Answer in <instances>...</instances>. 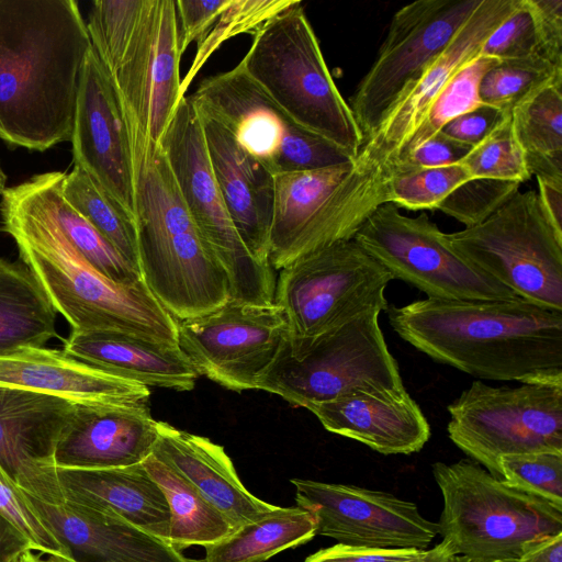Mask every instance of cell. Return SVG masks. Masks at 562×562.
Returning <instances> with one entry per match:
<instances>
[{"label":"cell","instance_id":"1","mask_svg":"<svg viewBox=\"0 0 562 562\" xmlns=\"http://www.w3.org/2000/svg\"><path fill=\"white\" fill-rule=\"evenodd\" d=\"M393 330L434 361L471 376L562 386V312L519 296L423 299L384 311Z\"/></svg>","mask_w":562,"mask_h":562},{"label":"cell","instance_id":"2","mask_svg":"<svg viewBox=\"0 0 562 562\" xmlns=\"http://www.w3.org/2000/svg\"><path fill=\"white\" fill-rule=\"evenodd\" d=\"M92 44L74 0H0V138L44 151L70 140Z\"/></svg>","mask_w":562,"mask_h":562},{"label":"cell","instance_id":"3","mask_svg":"<svg viewBox=\"0 0 562 562\" xmlns=\"http://www.w3.org/2000/svg\"><path fill=\"white\" fill-rule=\"evenodd\" d=\"M1 196L2 229L74 331H122L178 345V321L144 280L121 284L95 270L20 184Z\"/></svg>","mask_w":562,"mask_h":562},{"label":"cell","instance_id":"4","mask_svg":"<svg viewBox=\"0 0 562 562\" xmlns=\"http://www.w3.org/2000/svg\"><path fill=\"white\" fill-rule=\"evenodd\" d=\"M138 267L177 319L207 314L229 300L228 279L202 238L159 144H131Z\"/></svg>","mask_w":562,"mask_h":562},{"label":"cell","instance_id":"5","mask_svg":"<svg viewBox=\"0 0 562 562\" xmlns=\"http://www.w3.org/2000/svg\"><path fill=\"white\" fill-rule=\"evenodd\" d=\"M86 24L120 99L130 144H159L183 98L176 0H95Z\"/></svg>","mask_w":562,"mask_h":562},{"label":"cell","instance_id":"6","mask_svg":"<svg viewBox=\"0 0 562 562\" xmlns=\"http://www.w3.org/2000/svg\"><path fill=\"white\" fill-rule=\"evenodd\" d=\"M252 35L238 63L244 71L296 124L355 160L363 134L334 82L301 1Z\"/></svg>","mask_w":562,"mask_h":562},{"label":"cell","instance_id":"7","mask_svg":"<svg viewBox=\"0 0 562 562\" xmlns=\"http://www.w3.org/2000/svg\"><path fill=\"white\" fill-rule=\"evenodd\" d=\"M443 508L439 535L457 554L517 561L530 544L562 532V508L493 476L471 459L435 462Z\"/></svg>","mask_w":562,"mask_h":562},{"label":"cell","instance_id":"8","mask_svg":"<svg viewBox=\"0 0 562 562\" xmlns=\"http://www.w3.org/2000/svg\"><path fill=\"white\" fill-rule=\"evenodd\" d=\"M379 315L366 314L315 339L297 338L288 331L273 361L258 378L256 390L304 408L358 392H406Z\"/></svg>","mask_w":562,"mask_h":562},{"label":"cell","instance_id":"9","mask_svg":"<svg viewBox=\"0 0 562 562\" xmlns=\"http://www.w3.org/2000/svg\"><path fill=\"white\" fill-rule=\"evenodd\" d=\"M446 238L458 255L517 296L562 312V237L536 191H518L482 223Z\"/></svg>","mask_w":562,"mask_h":562},{"label":"cell","instance_id":"10","mask_svg":"<svg viewBox=\"0 0 562 562\" xmlns=\"http://www.w3.org/2000/svg\"><path fill=\"white\" fill-rule=\"evenodd\" d=\"M159 145L195 226L227 276L229 300L273 303V269L251 256L228 215L211 167L201 120L189 97L177 104Z\"/></svg>","mask_w":562,"mask_h":562},{"label":"cell","instance_id":"11","mask_svg":"<svg viewBox=\"0 0 562 562\" xmlns=\"http://www.w3.org/2000/svg\"><path fill=\"white\" fill-rule=\"evenodd\" d=\"M393 276L353 239L337 241L279 270L274 303L285 313L289 334L315 339L389 306Z\"/></svg>","mask_w":562,"mask_h":562},{"label":"cell","instance_id":"12","mask_svg":"<svg viewBox=\"0 0 562 562\" xmlns=\"http://www.w3.org/2000/svg\"><path fill=\"white\" fill-rule=\"evenodd\" d=\"M447 411L449 439L495 477L502 479V456L562 453V386H492L477 380Z\"/></svg>","mask_w":562,"mask_h":562},{"label":"cell","instance_id":"13","mask_svg":"<svg viewBox=\"0 0 562 562\" xmlns=\"http://www.w3.org/2000/svg\"><path fill=\"white\" fill-rule=\"evenodd\" d=\"M189 99L272 176L353 162L349 154L296 124L239 64L204 78Z\"/></svg>","mask_w":562,"mask_h":562},{"label":"cell","instance_id":"14","mask_svg":"<svg viewBox=\"0 0 562 562\" xmlns=\"http://www.w3.org/2000/svg\"><path fill=\"white\" fill-rule=\"evenodd\" d=\"M392 276L435 300L494 301L517 295L458 255L426 213L379 206L352 238Z\"/></svg>","mask_w":562,"mask_h":562},{"label":"cell","instance_id":"15","mask_svg":"<svg viewBox=\"0 0 562 562\" xmlns=\"http://www.w3.org/2000/svg\"><path fill=\"white\" fill-rule=\"evenodd\" d=\"M482 0H418L393 15L349 106L367 140L400 95L446 50Z\"/></svg>","mask_w":562,"mask_h":562},{"label":"cell","instance_id":"16","mask_svg":"<svg viewBox=\"0 0 562 562\" xmlns=\"http://www.w3.org/2000/svg\"><path fill=\"white\" fill-rule=\"evenodd\" d=\"M288 331L285 313L274 302L228 300L207 314L178 321V345L200 375L243 392L256 390Z\"/></svg>","mask_w":562,"mask_h":562},{"label":"cell","instance_id":"17","mask_svg":"<svg viewBox=\"0 0 562 562\" xmlns=\"http://www.w3.org/2000/svg\"><path fill=\"white\" fill-rule=\"evenodd\" d=\"M290 482L296 506L316 520V536L348 546L426 550L439 535L438 522L425 518L414 502L389 492L305 479Z\"/></svg>","mask_w":562,"mask_h":562},{"label":"cell","instance_id":"18","mask_svg":"<svg viewBox=\"0 0 562 562\" xmlns=\"http://www.w3.org/2000/svg\"><path fill=\"white\" fill-rule=\"evenodd\" d=\"M70 140L75 166L135 222L128 131L114 85L93 47L82 67Z\"/></svg>","mask_w":562,"mask_h":562},{"label":"cell","instance_id":"19","mask_svg":"<svg viewBox=\"0 0 562 562\" xmlns=\"http://www.w3.org/2000/svg\"><path fill=\"white\" fill-rule=\"evenodd\" d=\"M75 404L24 389L0 386V465L35 498L61 504L54 452Z\"/></svg>","mask_w":562,"mask_h":562},{"label":"cell","instance_id":"20","mask_svg":"<svg viewBox=\"0 0 562 562\" xmlns=\"http://www.w3.org/2000/svg\"><path fill=\"white\" fill-rule=\"evenodd\" d=\"M147 402L75 404L57 440L56 468L102 470L143 463L158 440Z\"/></svg>","mask_w":562,"mask_h":562},{"label":"cell","instance_id":"21","mask_svg":"<svg viewBox=\"0 0 562 562\" xmlns=\"http://www.w3.org/2000/svg\"><path fill=\"white\" fill-rule=\"evenodd\" d=\"M25 495L72 562H195L165 540L115 516Z\"/></svg>","mask_w":562,"mask_h":562},{"label":"cell","instance_id":"22","mask_svg":"<svg viewBox=\"0 0 562 562\" xmlns=\"http://www.w3.org/2000/svg\"><path fill=\"white\" fill-rule=\"evenodd\" d=\"M199 116L228 215L251 256L260 263L270 265L273 176L247 154L224 126Z\"/></svg>","mask_w":562,"mask_h":562},{"label":"cell","instance_id":"23","mask_svg":"<svg viewBox=\"0 0 562 562\" xmlns=\"http://www.w3.org/2000/svg\"><path fill=\"white\" fill-rule=\"evenodd\" d=\"M0 386L34 391L74 404L147 402L148 387L80 361L64 350L23 347L0 355Z\"/></svg>","mask_w":562,"mask_h":562},{"label":"cell","instance_id":"24","mask_svg":"<svg viewBox=\"0 0 562 562\" xmlns=\"http://www.w3.org/2000/svg\"><path fill=\"white\" fill-rule=\"evenodd\" d=\"M306 409L329 432L385 456L418 452L431 436L427 418L407 391L389 395L358 392Z\"/></svg>","mask_w":562,"mask_h":562},{"label":"cell","instance_id":"25","mask_svg":"<svg viewBox=\"0 0 562 562\" xmlns=\"http://www.w3.org/2000/svg\"><path fill=\"white\" fill-rule=\"evenodd\" d=\"M157 429L153 454L192 484L235 529L277 507L244 486L222 446L166 422H158Z\"/></svg>","mask_w":562,"mask_h":562},{"label":"cell","instance_id":"26","mask_svg":"<svg viewBox=\"0 0 562 562\" xmlns=\"http://www.w3.org/2000/svg\"><path fill=\"white\" fill-rule=\"evenodd\" d=\"M69 356L146 387L191 391L199 372L179 345L122 331H71Z\"/></svg>","mask_w":562,"mask_h":562},{"label":"cell","instance_id":"27","mask_svg":"<svg viewBox=\"0 0 562 562\" xmlns=\"http://www.w3.org/2000/svg\"><path fill=\"white\" fill-rule=\"evenodd\" d=\"M64 502L121 518L168 542L167 499L143 463L113 469L56 468Z\"/></svg>","mask_w":562,"mask_h":562},{"label":"cell","instance_id":"28","mask_svg":"<svg viewBox=\"0 0 562 562\" xmlns=\"http://www.w3.org/2000/svg\"><path fill=\"white\" fill-rule=\"evenodd\" d=\"M64 176L59 171L40 173L20 187L95 270L121 284L142 281L140 272L66 201L61 193Z\"/></svg>","mask_w":562,"mask_h":562},{"label":"cell","instance_id":"29","mask_svg":"<svg viewBox=\"0 0 562 562\" xmlns=\"http://www.w3.org/2000/svg\"><path fill=\"white\" fill-rule=\"evenodd\" d=\"M353 162L273 176L269 263L273 270L294 239L348 176Z\"/></svg>","mask_w":562,"mask_h":562},{"label":"cell","instance_id":"30","mask_svg":"<svg viewBox=\"0 0 562 562\" xmlns=\"http://www.w3.org/2000/svg\"><path fill=\"white\" fill-rule=\"evenodd\" d=\"M56 313L26 267L0 259V355L44 347L56 336Z\"/></svg>","mask_w":562,"mask_h":562},{"label":"cell","instance_id":"31","mask_svg":"<svg viewBox=\"0 0 562 562\" xmlns=\"http://www.w3.org/2000/svg\"><path fill=\"white\" fill-rule=\"evenodd\" d=\"M315 536L316 520L311 513L299 506H277L204 547L202 562H265L286 549L308 542Z\"/></svg>","mask_w":562,"mask_h":562},{"label":"cell","instance_id":"32","mask_svg":"<svg viewBox=\"0 0 562 562\" xmlns=\"http://www.w3.org/2000/svg\"><path fill=\"white\" fill-rule=\"evenodd\" d=\"M143 465L167 499L170 546L179 551L192 546L206 547L235 530L229 520L192 484L154 454Z\"/></svg>","mask_w":562,"mask_h":562},{"label":"cell","instance_id":"33","mask_svg":"<svg viewBox=\"0 0 562 562\" xmlns=\"http://www.w3.org/2000/svg\"><path fill=\"white\" fill-rule=\"evenodd\" d=\"M61 193L66 201L139 271L135 222L111 196L77 166L69 173H65Z\"/></svg>","mask_w":562,"mask_h":562},{"label":"cell","instance_id":"34","mask_svg":"<svg viewBox=\"0 0 562 562\" xmlns=\"http://www.w3.org/2000/svg\"><path fill=\"white\" fill-rule=\"evenodd\" d=\"M510 120L525 158L562 157V76L516 105Z\"/></svg>","mask_w":562,"mask_h":562},{"label":"cell","instance_id":"35","mask_svg":"<svg viewBox=\"0 0 562 562\" xmlns=\"http://www.w3.org/2000/svg\"><path fill=\"white\" fill-rule=\"evenodd\" d=\"M558 76H562V67L542 56L497 61L481 79L480 99L510 115L516 105Z\"/></svg>","mask_w":562,"mask_h":562},{"label":"cell","instance_id":"36","mask_svg":"<svg viewBox=\"0 0 562 562\" xmlns=\"http://www.w3.org/2000/svg\"><path fill=\"white\" fill-rule=\"evenodd\" d=\"M297 2L299 0H227L215 23L196 43L192 64L181 80V95L184 97L200 69L224 42L243 33L254 34L268 20Z\"/></svg>","mask_w":562,"mask_h":562},{"label":"cell","instance_id":"37","mask_svg":"<svg viewBox=\"0 0 562 562\" xmlns=\"http://www.w3.org/2000/svg\"><path fill=\"white\" fill-rule=\"evenodd\" d=\"M497 61L499 60L479 54L463 66L436 99L425 120L409 138L402 157L438 134L454 117L482 105L479 94L481 79Z\"/></svg>","mask_w":562,"mask_h":562},{"label":"cell","instance_id":"38","mask_svg":"<svg viewBox=\"0 0 562 562\" xmlns=\"http://www.w3.org/2000/svg\"><path fill=\"white\" fill-rule=\"evenodd\" d=\"M470 179L461 164L398 171L385 186V202L413 211L436 209L456 188Z\"/></svg>","mask_w":562,"mask_h":562},{"label":"cell","instance_id":"39","mask_svg":"<svg viewBox=\"0 0 562 562\" xmlns=\"http://www.w3.org/2000/svg\"><path fill=\"white\" fill-rule=\"evenodd\" d=\"M471 178H491L522 182L531 176L525 155L515 137L508 116L459 162Z\"/></svg>","mask_w":562,"mask_h":562},{"label":"cell","instance_id":"40","mask_svg":"<svg viewBox=\"0 0 562 562\" xmlns=\"http://www.w3.org/2000/svg\"><path fill=\"white\" fill-rule=\"evenodd\" d=\"M497 464L501 477L509 485L562 508V453L505 454Z\"/></svg>","mask_w":562,"mask_h":562},{"label":"cell","instance_id":"41","mask_svg":"<svg viewBox=\"0 0 562 562\" xmlns=\"http://www.w3.org/2000/svg\"><path fill=\"white\" fill-rule=\"evenodd\" d=\"M519 188L518 181L472 178L456 188L436 210L465 227L475 226L507 203Z\"/></svg>","mask_w":562,"mask_h":562},{"label":"cell","instance_id":"42","mask_svg":"<svg viewBox=\"0 0 562 562\" xmlns=\"http://www.w3.org/2000/svg\"><path fill=\"white\" fill-rule=\"evenodd\" d=\"M480 55L499 61L541 56L526 0H519L515 10L491 33Z\"/></svg>","mask_w":562,"mask_h":562},{"label":"cell","instance_id":"43","mask_svg":"<svg viewBox=\"0 0 562 562\" xmlns=\"http://www.w3.org/2000/svg\"><path fill=\"white\" fill-rule=\"evenodd\" d=\"M0 514L12 521L31 541L34 551L44 555L66 553L52 532L41 521L25 492L20 488L0 465Z\"/></svg>","mask_w":562,"mask_h":562},{"label":"cell","instance_id":"44","mask_svg":"<svg viewBox=\"0 0 562 562\" xmlns=\"http://www.w3.org/2000/svg\"><path fill=\"white\" fill-rule=\"evenodd\" d=\"M471 148L470 145L438 133L402 157L393 168L391 177L398 171L459 164Z\"/></svg>","mask_w":562,"mask_h":562},{"label":"cell","instance_id":"45","mask_svg":"<svg viewBox=\"0 0 562 562\" xmlns=\"http://www.w3.org/2000/svg\"><path fill=\"white\" fill-rule=\"evenodd\" d=\"M541 56L562 67V0H526Z\"/></svg>","mask_w":562,"mask_h":562},{"label":"cell","instance_id":"46","mask_svg":"<svg viewBox=\"0 0 562 562\" xmlns=\"http://www.w3.org/2000/svg\"><path fill=\"white\" fill-rule=\"evenodd\" d=\"M428 550L381 549L337 543L308 555L304 562H423Z\"/></svg>","mask_w":562,"mask_h":562},{"label":"cell","instance_id":"47","mask_svg":"<svg viewBox=\"0 0 562 562\" xmlns=\"http://www.w3.org/2000/svg\"><path fill=\"white\" fill-rule=\"evenodd\" d=\"M227 0H176L181 54L199 43L226 5Z\"/></svg>","mask_w":562,"mask_h":562},{"label":"cell","instance_id":"48","mask_svg":"<svg viewBox=\"0 0 562 562\" xmlns=\"http://www.w3.org/2000/svg\"><path fill=\"white\" fill-rule=\"evenodd\" d=\"M508 116L502 111L482 104L449 123L439 133L457 142L475 146L501 125Z\"/></svg>","mask_w":562,"mask_h":562},{"label":"cell","instance_id":"49","mask_svg":"<svg viewBox=\"0 0 562 562\" xmlns=\"http://www.w3.org/2000/svg\"><path fill=\"white\" fill-rule=\"evenodd\" d=\"M27 551H34L31 541L12 521L0 514V562H15Z\"/></svg>","mask_w":562,"mask_h":562},{"label":"cell","instance_id":"50","mask_svg":"<svg viewBox=\"0 0 562 562\" xmlns=\"http://www.w3.org/2000/svg\"><path fill=\"white\" fill-rule=\"evenodd\" d=\"M538 198L550 224L562 237V183L537 179Z\"/></svg>","mask_w":562,"mask_h":562},{"label":"cell","instance_id":"51","mask_svg":"<svg viewBox=\"0 0 562 562\" xmlns=\"http://www.w3.org/2000/svg\"><path fill=\"white\" fill-rule=\"evenodd\" d=\"M516 562H562V532L530 544Z\"/></svg>","mask_w":562,"mask_h":562},{"label":"cell","instance_id":"52","mask_svg":"<svg viewBox=\"0 0 562 562\" xmlns=\"http://www.w3.org/2000/svg\"><path fill=\"white\" fill-rule=\"evenodd\" d=\"M454 554L457 552L452 544L441 540L440 543L428 550V554L423 562H452Z\"/></svg>","mask_w":562,"mask_h":562},{"label":"cell","instance_id":"53","mask_svg":"<svg viewBox=\"0 0 562 562\" xmlns=\"http://www.w3.org/2000/svg\"><path fill=\"white\" fill-rule=\"evenodd\" d=\"M452 562H502V561L482 560V559H475V558L464 555V554H454L452 558Z\"/></svg>","mask_w":562,"mask_h":562},{"label":"cell","instance_id":"54","mask_svg":"<svg viewBox=\"0 0 562 562\" xmlns=\"http://www.w3.org/2000/svg\"><path fill=\"white\" fill-rule=\"evenodd\" d=\"M19 562H40V557L33 551H27L20 557Z\"/></svg>","mask_w":562,"mask_h":562},{"label":"cell","instance_id":"55","mask_svg":"<svg viewBox=\"0 0 562 562\" xmlns=\"http://www.w3.org/2000/svg\"><path fill=\"white\" fill-rule=\"evenodd\" d=\"M40 562H72L69 559L61 555H45L44 559H40Z\"/></svg>","mask_w":562,"mask_h":562},{"label":"cell","instance_id":"56","mask_svg":"<svg viewBox=\"0 0 562 562\" xmlns=\"http://www.w3.org/2000/svg\"><path fill=\"white\" fill-rule=\"evenodd\" d=\"M5 182H7V178H5V175L3 172V170L1 169L0 167V195L3 194V192L5 191Z\"/></svg>","mask_w":562,"mask_h":562},{"label":"cell","instance_id":"57","mask_svg":"<svg viewBox=\"0 0 562 562\" xmlns=\"http://www.w3.org/2000/svg\"><path fill=\"white\" fill-rule=\"evenodd\" d=\"M20 559V558H19ZM19 559L15 562H19Z\"/></svg>","mask_w":562,"mask_h":562},{"label":"cell","instance_id":"58","mask_svg":"<svg viewBox=\"0 0 562 562\" xmlns=\"http://www.w3.org/2000/svg\"><path fill=\"white\" fill-rule=\"evenodd\" d=\"M513 562H516V561H513Z\"/></svg>","mask_w":562,"mask_h":562}]
</instances>
